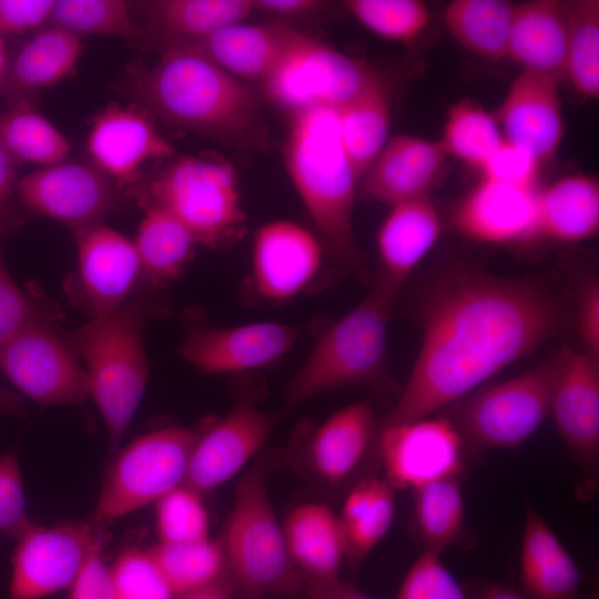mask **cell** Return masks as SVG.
Segmentation results:
<instances>
[{"instance_id": "obj_1", "label": "cell", "mask_w": 599, "mask_h": 599, "mask_svg": "<svg viewBox=\"0 0 599 599\" xmlns=\"http://www.w3.org/2000/svg\"><path fill=\"white\" fill-rule=\"evenodd\" d=\"M422 346L383 427L426 418L534 353L566 323L558 295L540 281L455 272L420 304Z\"/></svg>"}, {"instance_id": "obj_2", "label": "cell", "mask_w": 599, "mask_h": 599, "mask_svg": "<svg viewBox=\"0 0 599 599\" xmlns=\"http://www.w3.org/2000/svg\"><path fill=\"white\" fill-rule=\"evenodd\" d=\"M162 121L238 150L263 149L266 126L255 92L197 50L173 42L136 81Z\"/></svg>"}, {"instance_id": "obj_3", "label": "cell", "mask_w": 599, "mask_h": 599, "mask_svg": "<svg viewBox=\"0 0 599 599\" xmlns=\"http://www.w3.org/2000/svg\"><path fill=\"white\" fill-rule=\"evenodd\" d=\"M284 161L328 253L365 275L353 232L359 180L342 143L336 109L318 106L292 114Z\"/></svg>"}, {"instance_id": "obj_4", "label": "cell", "mask_w": 599, "mask_h": 599, "mask_svg": "<svg viewBox=\"0 0 599 599\" xmlns=\"http://www.w3.org/2000/svg\"><path fill=\"white\" fill-rule=\"evenodd\" d=\"M149 304L139 298L97 315L65 339L85 365L91 396L114 453L143 397L149 363L142 334Z\"/></svg>"}, {"instance_id": "obj_5", "label": "cell", "mask_w": 599, "mask_h": 599, "mask_svg": "<svg viewBox=\"0 0 599 599\" xmlns=\"http://www.w3.org/2000/svg\"><path fill=\"white\" fill-rule=\"evenodd\" d=\"M394 297L372 285L353 309L318 338L284 390L287 406L347 386H378L386 374Z\"/></svg>"}, {"instance_id": "obj_6", "label": "cell", "mask_w": 599, "mask_h": 599, "mask_svg": "<svg viewBox=\"0 0 599 599\" xmlns=\"http://www.w3.org/2000/svg\"><path fill=\"white\" fill-rule=\"evenodd\" d=\"M222 541L235 593L242 599L303 593L305 578L287 554L260 463L237 485Z\"/></svg>"}, {"instance_id": "obj_7", "label": "cell", "mask_w": 599, "mask_h": 599, "mask_svg": "<svg viewBox=\"0 0 599 599\" xmlns=\"http://www.w3.org/2000/svg\"><path fill=\"white\" fill-rule=\"evenodd\" d=\"M181 222L196 245L220 247L236 238L243 227L238 180L226 161L196 155L172 160L140 196Z\"/></svg>"}, {"instance_id": "obj_8", "label": "cell", "mask_w": 599, "mask_h": 599, "mask_svg": "<svg viewBox=\"0 0 599 599\" xmlns=\"http://www.w3.org/2000/svg\"><path fill=\"white\" fill-rule=\"evenodd\" d=\"M200 433L167 426L144 434L119 451L103 483L92 521H111L156 502L181 486Z\"/></svg>"}, {"instance_id": "obj_9", "label": "cell", "mask_w": 599, "mask_h": 599, "mask_svg": "<svg viewBox=\"0 0 599 599\" xmlns=\"http://www.w3.org/2000/svg\"><path fill=\"white\" fill-rule=\"evenodd\" d=\"M378 78L366 61L291 28L278 61L262 83L266 97L292 115L318 106L338 109Z\"/></svg>"}, {"instance_id": "obj_10", "label": "cell", "mask_w": 599, "mask_h": 599, "mask_svg": "<svg viewBox=\"0 0 599 599\" xmlns=\"http://www.w3.org/2000/svg\"><path fill=\"white\" fill-rule=\"evenodd\" d=\"M556 374L551 358L469 399L454 423L475 449L517 448L550 414Z\"/></svg>"}, {"instance_id": "obj_11", "label": "cell", "mask_w": 599, "mask_h": 599, "mask_svg": "<svg viewBox=\"0 0 599 599\" xmlns=\"http://www.w3.org/2000/svg\"><path fill=\"white\" fill-rule=\"evenodd\" d=\"M0 370L39 405H81L89 396L85 369L48 316L31 321L0 349Z\"/></svg>"}, {"instance_id": "obj_12", "label": "cell", "mask_w": 599, "mask_h": 599, "mask_svg": "<svg viewBox=\"0 0 599 599\" xmlns=\"http://www.w3.org/2000/svg\"><path fill=\"white\" fill-rule=\"evenodd\" d=\"M104 534L92 520L32 524L16 539L9 599H42L70 589Z\"/></svg>"}, {"instance_id": "obj_13", "label": "cell", "mask_w": 599, "mask_h": 599, "mask_svg": "<svg viewBox=\"0 0 599 599\" xmlns=\"http://www.w3.org/2000/svg\"><path fill=\"white\" fill-rule=\"evenodd\" d=\"M16 193L27 210L73 231L101 223L122 201L120 187L97 166L67 160L23 175Z\"/></svg>"}, {"instance_id": "obj_14", "label": "cell", "mask_w": 599, "mask_h": 599, "mask_svg": "<svg viewBox=\"0 0 599 599\" xmlns=\"http://www.w3.org/2000/svg\"><path fill=\"white\" fill-rule=\"evenodd\" d=\"M377 451L385 479L394 489H416L458 478L464 468V439L447 418L417 419L380 428Z\"/></svg>"}, {"instance_id": "obj_15", "label": "cell", "mask_w": 599, "mask_h": 599, "mask_svg": "<svg viewBox=\"0 0 599 599\" xmlns=\"http://www.w3.org/2000/svg\"><path fill=\"white\" fill-rule=\"evenodd\" d=\"M300 335L296 326L266 321L231 327L202 326L186 335L177 352L200 372L241 373L278 361Z\"/></svg>"}, {"instance_id": "obj_16", "label": "cell", "mask_w": 599, "mask_h": 599, "mask_svg": "<svg viewBox=\"0 0 599 599\" xmlns=\"http://www.w3.org/2000/svg\"><path fill=\"white\" fill-rule=\"evenodd\" d=\"M73 233L79 295L91 317L128 303L144 280L134 242L102 222Z\"/></svg>"}, {"instance_id": "obj_17", "label": "cell", "mask_w": 599, "mask_h": 599, "mask_svg": "<svg viewBox=\"0 0 599 599\" xmlns=\"http://www.w3.org/2000/svg\"><path fill=\"white\" fill-rule=\"evenodd\" d=\"M275 423V415L247 403L237 404L199 435L182 485L201 495L215 489L262 448Z\"/></svg>"}, {"instance_id": "obj_18", "label": "cell", "mask_w": 599, "mask_h": 599, "mask_svg": "<svg viewBox=\"0 0 599 599\" xmlns=\"http://www.w3.org/2000/svg\"><path fill=\"white\" fill-rule=\"evenodd\" d=\"M87 150L93 165L120 189L138 180L148 161L169 159L175 152L143 110L115 102L94 115Z\"/></svg>"}, {"instance_id": "obj_19", "label": "cell", "mask_w": 599, "mask_h": 599, "mask_svg": "<svg viewBox=\"0 0 599 599\" xmlns=\"http://www.w3.org/2000/svg\"><path fill=\"white\" fill-rule=\"evenodd\" d=\"M555 359L550 414L575 457L593 470L599 455V359L569 346Z\"/></svg>"}, {"instance_id": "obj_20", "label": "cell", "mask_w": 599, "mask_h": 599, "mask_svg": "<svg viewBox=\"0 0 599 599\" xmlns=\"http://www.w3.org/2000/svg\"><path fill=\"white\" fill-rule=\"evenodd\" d=\"M322 245L304 226L287 220L262 225L252 246V276L257 293L273 302L305 290L322 265Z\"/></svg>"}, {"instance_id": "obj_21", "label": "cell", "mask_w": 599, "mask_h": 599, "mask_svg": "<svg viewBox=\"0 0 599 599\" xmlns=\"http://www.w3.org/2000/svg\"><path fill=\"white\" fill-rule=\"evenodd\" d=\"M560 81L556 75L520 71L495 115L504 140L540 163L557 153L564 136Z\"/></svg>"}, {"instance_id": "obj_22", "label": "cell", "mask_w": 599, "mask_h": 599, "mask_svg": "<svg viewBox=\"0 0 599 599\" xmlns=\"http://www.w3.org/2000/svg\"><path fill=\"white\" fill-rule=\"evenodd\" d=\"M538 186L481 179L453 213L461 235L483 243L509 244L537 237Z\"/></svg>"}, {"instance_id": "obj_23", "label": "cell", "mask_w": 599, "mask_h": 599, "mask_svg": "<svg viewBox=\"0 0 599 599\" xmlns=\"http://www.w3.org/2000/svg\"><path fill=\"white\" fill-rule=\"evenodd\" d=\"M440 231V216L429 195L392 205L377 234L378 271L373 285L395 298Z\"/></svg>"}, {"instance_id": "obj_24", "label": "cell", "mask_w": 599, "mask_h": 599, "mask_svg": "<svg viewBox=\"0 0 599 599\" xmlns=\"http://www.w3.org/2000/svg\"><path fill=\"white\" fill-rule=\"evenodd\" d=\"M447 158L438 140L394 135L361 180L363 193L367 199L389 206L428 196Z\"/></svg>"}, {"instance_id": "obj_25", "label": "cell", "mask_w": 599, "mask_h": 599, "mask_svg": "<svg viewBox=\"0 0 599 599\" xmlns=\"http://www.w3.org/2000/svg\"><path fill=\"white\" fill-rule=\"evenodd\" d=\"M373 408L355 403L325 420L311 436L305 463L313 478L326 487H338L362 468L377 441Z\"/></svg>"}, {"instance_id": "obj_26", "label": "cell", "mask_w": 599, "mask_h": 599, "mask_svg": "<svg viewBox=\"0 0 599 599\" xmlns=\"http://www.w3.org/2000/svg\"><path fill=\"white\" fill-rule=\"evenodd\" d=\"M577 564L539 512L526 502L520 585L526 599H587Z\"/></svg>"}, {"instance_id": "obj_27", "label": "cell", "mask_w": 599, "mask_h": 599, "mask_svg": "<svg viewBox=\"0 0 599 599\" xmlns=\"http://www.w3.org/2000/svg\"><path fill=\"white\" fill-rule=\"evenodd\" d=\"M567 48L565 1L530 0L515 3L506 59L530 71L564 77Z\"/></svg>"}, {"instance_id": "obj_28", "label": "cell", "mask_w": 599, "mask_h": 599, "mask_svg": "<svg viewBox=\"0 0 599 599\" xmlns=\"http://www.w3.org/2000/svg\"><path fill=\"white\" fill-rule=\"evenodd\" d=\"M291 28L285 23L251 24L243 21L205 37L176 42L197 50L242 81L263 82L278 61Z\"/></svg>"}, {"instance_id": "obj_29", "label": "cell", "mask_w": 599, "mask_h": 599, "mask_svg": "<svg viewBox=\"0 0 599 599\" xmlns=\"http://www.w3.org/2000/svg\"><path fill=\"white\" fill-rule=\"evenodd\" d=\"M287 554L305 580L335 582L345 559L337 516L325 504H303L282 526Z\"/></svg>"}, {"instance_id": "obj_30", "label": "cell", "mask_w": 599, "mask_h": 599, "mask_svg": "<svg viewBox=\"0 0 599 599\" xmlns=\"http://www.w3.org/2000/svg\"><path fill=\"white\" fill-rule=\"evenodd\" d=\"M599 230V181L576 173L558 179L538 192L537 236L576 243Z\"/></svg>"}, {"instance_id": "obj_31", "label": "cell", "mask_w": 599, "mask_h": 599, "mask_svg": "<svg viewBox=\"0 0 599 599\" xmlns=\"http://www.w3.org/2000/svg\"><path fill=\"white\" fill-rule=\"evenodd\" d=\"M82 54L81 37L51 26L24 42L7 69V87L22 94L50 88L71 74Z\"/></svg>"}, {"instance_id": "obj_32", "label": "cell", "mask_w": 599, "mask_h": 599, "mask_svg": "<svg viewBox=\"0 0 599 599\" xmlns=\"http://www.w3.org/2000/svg\"><path fill=\"white\" fill-rule=\"evenodd\" d=\"M395 516V489L385 478L361 479L349 491L337 516L342 529L345 560L352 570L384 538Z\"/></svg>"}, {"instance_id": "obj_33", "label": "cell", "mask_w": 599, "mask_h": 599, "mask_svg": "<svg viewBox=\"0 0 599 599\" xmlns=\"http://www.w3.org/2000/svg\"><path fill=\"white\" fill-rule=\"evenodd\" d=\"M336 112L343 146L361 182L389 139L390 104L380 77Z\"/></svg>"}, {"instance_id": "obj_34", "label": "cell", "mask_w": 599, "mask_h": 599, "mask_svg": "<svg viewBox=\"0 0 599 599\" xmlns=\"http://www.w3.org/2000/svg\"><path fill=\"white\" fill-rule=\"evenodd\" d=\"M253 11V0L148 2L150 30L167 44L205 37L227 26L243 22Z\"/></svg>"}, {"instance_id": "obj_35", "label": "cell", "mask_w": 599, "mask_h": 599, "mask_svg": "<svg viewBox=\"0 0 599 599\" xmlns=\"http://www.w3.org/2000/svg\"><path fill=\"white\" fill-rule=\"evenodd\" d=\"M145 211L136 237L135 248L143 278L154 286L175 280L192 260L195 241L174 216L155 205H142Z\"/></svg>"}, {"instance_id": "obj_36", "label": "cell", "mask_w": 599, "mask_h": 599, "mask_svg": "<svg viewBox=\"0 0 599 599\" xmlns=\"http://www.w3.org/2000/svg\"><path fill=\"white\" fill-rule=\"evenodd\" d=\"M515 3L507 0H453L444 11L450 35L489 61L506 59Z\"/></svg>"}, {"instance_id": "obj_37", "label": "cell", "mask_w": 599, "mask_h": 599, "mask_svg": "<svg viewBox=\"0 0 599 599\" xmlns=\"http://www.w3.org/2000/svg\"><path fill=\"white\" fill-rule=\"evenodd\" d=\"M0 142L14 163L40 167L65 161L71 151L63 133L27 100L0 112Z\"/></svg>"}, {"instance_id": "obj_38", "label": "cell", "mask_w": 599, "mask_h": 599, "mask_svg": "<svg viewBox=\"0 0 599 599\" xmlns=\"http://www.w3.org/2000/svg\"><path fill=\"white\" fill-rule=\"evenodd\" d=\"M567 48L564 68L576 94L585 100L599 98V1H565Z\"/></svg>"}, {"instance_id": "obj_39", "label": "cell", "mask_w": 599, "mask_h": 599, "mask_svg": "<svg viewBox=\"0 0 599 599\" xmlns=\"http://www.w3.org/2000/svg\"><path fill=\"white\" fill-rule=\"evenodd\" d=\"M438 141L447 156L479 171L504 136L494 114L479 102L463 99L448 109Z\"/></svg>"}, {"instance_id": "obj_40", "label": "cell", "mask_w": 599, "mask_h": 599, "mask_svg": "<svg viewBox=\"0 0 599 599\" xmlns=\"http://www.w3.org/2000/svg\"><path fill=\"white\" fill-rule=\"evenodd\" d=\"M150 551L175 597L206 587L230 571L222 539L160 542Z\"/></svg>"}, {"instance_id": "obj_41", "label": "cell", "mask_w": 599, "mask_h": 599, "mask_svg": "<svg viewBox=\"0 0 599 599\" xmlns=\"http://www.w3.org/2000/svg\"><path fill=\"white\" fill-rule=\"evenodd\" d=\"M418 534L425 548L441 552L463 531L464 502L457 478L428 483L413 490Z\"/></svg>"}, {"instance_id": "obj_42", "label": "cell", "mask_w": 599, "mask_h": 599, "mask_svg": "<svg viewBox=\"0 0 599 599\" xmlns=\"http://www.w3.org/2000/svg\"><path fill=\"white\" fill-rule=\"evenodd\" d=\"M50 22L79 37L100 34L135 40L142 33L123 0H54Z\"/></svg>"}, {"instance_id": "obj_43", "label": "cell", "mask_w": 599, "mask_h": 599, "mask_svg": "<svg viewBox=\"0 0 599 599\" xmlns=\"http://www.w3.org/2000/svg\"><path fill=\"white\" fill-rule=\"evenodd\" d=\"M344 7L372 33L403 44L415 42L430 21L420 0H347Z\"/></svg>"}, {"instance_id": "obj_44", "label": "cell", "mask_w": 599, "mask_h": 599, "mask_svg": "<svg viewBox=\"0 0 599 599\" xmlns=\"http://www.w3.org/2000/svg\"><path fill=\"white\" fill-rule=\"evenodd\" d=\"M155 521L160 542L181 544L209 538V516L201 494L185 485L156 501Z\"/></svg>"}, {"instance_id": "obj_45", "label": "cell", "mask_w": 599, "mask_h": 599, "mask_svg": "<svg viewBox=\"0 0 599 599\" xmlns=\"http://www.w3.org/2000/svg\"><path fill=\"white\" fill-rule=\"evenodd\" d=\"M116 599H174L150 549L128 548L109 566Z\"/></svg>"}, {"instance_id": "obj_46", "label": "cell", "mask_w": 599, "mask_h": 599, "mask_svg": "<svg viewBox=\"0 0 599 599\" xmlns=\"http://www.w3.org/2000/svg\"><path fill=\"white\" fill-rule=\"evenodd\" d=\"M439 554L424 549L407 572L395 599H473L444 566Z\"/></svg>"}, {"instance_id": "obj_47", "label": "cell", "mask_w": 599, "mask_h": 599, "mask_svg": "<svg viewBox=\"0 0 599 599\" xmlns=\"http://www.w3.org/2000/svg\"><path fill=\"white\" fill-rule=\"evenodd\" d=\"M17 448L0 456V534L18 539L31 525Z\"/></svg>"}, {"instance_id": "obj_48", "label": "cell", "mask_w": 599, "mask_h": 599, "mask_svg": "<svg viewBox=\"0 0 599 599\" xmlns=\"http://www.w3.org/2000/svg\"><path fill=\"white\" fill-rule=\"evenodd\" d=\"M12 278L0 250V349L37 317L43 308Z\"/></svg>"}, {"instance_id": "obj_49", "label": "cell", "mask_w": 599, "mask_h": 599, "mask_svg": "<svg viewBox=\"0 0 599 599\" xmlns=\"http://www.w3.org/2000/svg\"><path fill=\"white\" fill-rule=\"evenodd\" d=\"M540 165L527 150L504 140L479 172L481 179L519 186H537Z\"/></svg>"}, {"instance_id": "obj_50", "label": "cell", "mask_w": 599, "mask_h": 599, "mask_svg": "<svg viewBox=\"0 0 599 599\" xmlns=\"http://www.w3.org/2000/svg\"><path fill=\"white\" fill-rule=\"evenodd\" d=\"M576 325L581 351L599 359V283L586 280L577 294Z\"/></svg>"}, {"instance_id": "obj_51", "label": "cell", "mask_w": 599, "mask_h": 599, "mask_svg": "<svg viewBox=\"0 0 599 599\" xmlns=\"http://www.w3.org/2000/svg\"><path fill=\"white\" fill-rule=\"evenodd\" d=\"M54 0H0V37L38 29L50 21Z\"/></svg>"}, {"instance_id": "obj_52", "label": "cell", "mask_w": 599, "mask_h": 599, "mask_svg": "<svg viewBox=\"0 0 599 599\" xmlns=\"http://www.w3.org/2000/svg\"><path fill=\"white\" fill-rule=\"evenodd\" d=\"M105 538L101 539L89 556L78 579L70 588L69 599H116L109 566L102 556Z\"/></svg>"}, {"instance_id": "obj_53", "label": "cell", "mask_w": 599, "mask_h": 599, "mask_svg": "<svg viewBox=\"0 0 599 599\" xmlns=\"http://www.w3.org/2000/svg\"><path fill=\"white\" fill-rule=\"evenodd\" d=\"M325 2L316 0H253L254 10L280 18H303L318 12Z\"/></svg>"}, {"instance_id": "obj_54", "label": "cell", "mask_w": 599, "mask_h": 599, "mask_svg": "<svg viewBox=\"0 0 599 599\" xmlns=\"http://www.w3.org/2000/svg\"><path fill=\"white\" fill-rule=\"evenodd\" d=\"M302 595L305 599H372L355 586L341 579L335 582L305 580Z\"/></svg>"}, {"instance_id": "obj_55", "label": "cell", "mask_w": 599, "mask_h": 599, "mask_svg": "<svg viewBox=\"0 0 599 599\" xmlns=\"http://www.w3.org/2000/svg\"><path fill=\"white\" fill-rule=\"evenodd\" d=\"M235 586L231 572L229 571L215 582L176 596L174 599H233Z\"/></svg>"}, {"instance_id": "obj_56", "label": "cell", "mask_w": 599, "mask_h": 599, "mask_svg": "<svg viewBox=\"0 0 599 599\" xmlns=\"http://www.w3.org/2000/svg\"><path fill=\"white\" fill-rule=\"evenodd\" d=\"M17 182L16 164L0 142V209L10 206Z\"/></svg>"}, {"instance_id": "obj_57", "label": "cell", "mask_w": 599, "mask_h": 599, "mask_svg": "<svg viewBox=\"0 0 599 599\" xmlns=\"http://www.w3.org/2000/svg\"><path fill=\"white\" fill-rule=\"evenodd\" d=\"M24 414L26 405L21 395L0 386V416H23Z\"/></svg>"}, {"instance_id": "obj_58", "label": "cell", "mask_w": 599, "mask_h": 599, "mask_svg": "<svg viewBox=\"0 0 599 599\" xmlns=\"http://www.w3.org/2000/svg\"><path fill=\"white\" fill-rule=\"evenodd\" d=\"M470 596L473 599H522L514 590L497 582L485 583Z\"/></svg>"}, {"instance_id": "obj_59", "label": "cell", "mask_w": 599, "mask_h": 599, "mask_svg": "<svg viewBox=\"0 0 599 599\" xmlns=\"http://www.w3.org/2000/svg\"><path fill=\"white\" fill-rule=\"evenodd\" d=\"M21 225V220L10 206L0 209V235L12 233Z\"/></svg>"}, {"instance_id": "obj_60", "label": "cell", "mask_w": 599, "mask_h": 599, "mask_svg": "<svg viewBox=\"0 0 599 599\" xmlns=\"http://www.w3.org/2000/svg\"><path fill=\"white\" fill-rule=\"evenodd\" d=\"M4 69H6L4 45L2 42V38L0 37V81L4 75Z\"/></svg>"}]
</instances>
